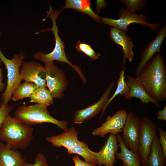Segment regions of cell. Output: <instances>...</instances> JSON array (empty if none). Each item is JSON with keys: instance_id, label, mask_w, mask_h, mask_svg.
Listing matches in <instances>:
<instances>
[{"instance_id": "12", "label": "cell", "mask_w": 166, "mask_h": 166, "mask_svg": "<svg viewBox=\"0 0 166 166\" xmlns=\"http://www.w3.org/2000/svg\"><path fill=\"white\" fill-rule=\"evenodd\" d=\"M114 85V82H111L97 102L85 108L76 110L73 119V122L76 124H82L95 117L102 111L109 98Z\"/></svg>"}, {"instance_id": "2", "label": "cell", "mask_w": 166, "mask_h": 166, "mask_svg": "<svg viewBox=\"0 0 166 166\" xmlns=\"http://www.w3.org/2000/svg\"><path fill=\"white\" fill-rule=\"evenodd\" d=\"M34 128L10 114L0 128V141L12 148L24 149L33 138Z\"/></svg>"}, {"instance_id": "22", "label": "cell", "mask_w": 166, "mask_h": 166, "mask_svg": "<svg viewBox=\"0 0 166 166\" xmlns=\"http://www.w3.org/2000/svg\"><path fill=\"white\" fill-rule=\"evenodd\" d=\"M166 158L156 134L148 156L147 166H165Z\"/></svg>"}, {"instance_id": "14", "label": "cell", "mask_w": 166, "mask_h": 166, "mask_svg": "<svg viewBox=\"0 0 166 166\" xmlns=\"http://www.w3.org/2000/svg\"><path fill=\"white\" fill-rule=\"evenodd\" d=\"M118 145L117 134L110 133L104 144L98 152H94L97 165L114 166L116 161L115 155Z\"/></svg>"}, {"instance_id": "28", "label": "cell", "mask_w": 166, "mask_h": 166, "mask_svg": "<svg viewBox=\"0 0 166 166\" xmlns=\"http://www.w3.org/2000/svg\"><path fill=\"white\" fill-rule=\"evenodd\" d=\"M24 166H48L46 157L42 153H38L36 156L33 164L26 162Z\"/></svg>"}, {"instance_id": "29", "label": "cell", "mask_w": 166, "mask_h": 166, "mask_svg": "<svg viewBox=\"0 0 166 166\" xmlns=\"http://www.w3.org/2000/svg\"><path fill=\"white\" fill-rule=\"evenodd\" d=\"M160 144L164 155L166 157V132L165 131L160 128H158Z\"/></svg>"}, {"instance_id": "13", "label": "cell", "mask_w": 166, "mask_h": 166, "mask_svg": "<svg viewBox=\"0 0 166 166\" xmlns=\"http://www.w3.org/2000/svg\"><path fill=\"white\" fill-rule=\"evenodd\" d=\"M20 68L22 80L33 82L38 88L47 87L46 73L41 64L36 62H23Z\"/></svg>"}, {"instance_id": "32", "label": "cell", "mask_w": 166, "mask_h": 166, "mask_svg": "<svg viewBox=\"0 0 166 166\" xmlns=\"http://www.w3.org/2000/svg\"><path fill=\"white\" fill-rule=\"evenodd\" d=\"M96 8L97 14H99L101 9L103 7H106L107 3L105 0H96Z\"/></svg>"}, {"instance_id": "18", "label": "cell", "mask_w": 166, "mask_h": 166, "mask_svg": "<svg viewBox=\"0 0 166 166\" xmlns=\"http://www.w3.org/2000/svg\"><path fill=\"white\" fill-rule=\"evenodd\" d=\"M26 162L20 152L0 142V166H24Z\"/></svg>"}, {"instance_id": "6", "label": "cell", "mask_w": 166, "mask_h": 166, "mask_svg": "<svg viewBox=\"0 0 166 166\" xmlns=\"http://www.w3.org/2000/svg\"><path fill=\"white\" fill-rule=\"evenodd\" d=\"M25 57L22 53L15 55L11 59L7 58L0 48V60L5 65L7 71V84L2 95V102L8 104L13 93L21 84L22 79L20 68Z\"/></svg>"}, {"instance_id": "4", "label": "cell", "mask_w": 166, "mask_h": 166, "mask_svg": "<svg viewBox=\"0 0 166 166\" xmlns=\"http://www.w3.org/2000/svg\"><path fill=\"white\" fill-rule=\"evenodd\" d=\"M78 138V132L75 127L72 126L64 132L46 137V140L54 147L65 148L69 155H78L85 161L97 164L94 152L89 148L88 144Z\"/></svg>"}, {"instance_id": "25", "label": "cell", "mask_w": 166, "mask_h": 166, "mask_svg": "<svg viewBox=\"0 0 166 166\" xmlns=\"http://www.w3.org/2000/svg\"><path fill=\"white\" fill-rule=\"evenodd\" d=\"M126 7L125 9L131 14L136 13L137 11L143 9L148 2L146 0H121Z\"/></svg>"}, {"instance_id": "31", "label": "cell", "mask_w": 166, "mask_h": 166, "mask_svg": "<svg viewBox=\"0 0 166 166\" xmlns=\"http://www.w3.org/2000/svg\"><path fill=\"white\" fill-rule=\"evenodd\" d=\"M157 119L161 121H166V106L163 109L157 112Z\"/></svg>"}, {"instance_id": "5", "label": "cell", "mask_w": 166, "mask_h": 166, "mask_svg": "<svg viewBox=\"0 0 166 166\" xmlns=\"http://www.w3.org/2000/svg\"><path fill=\"white\" fill-rule=\"evenodd\" d=\"M14 115L23 123L29 126L50 123L56 125L64 132L68 129V123L66 121H59L54 118L50 115L47 107L41 105H21L17 108Z\"/></svg>"}, {"instance_id": "27", "label": "cell", "mask_w": 166, "mask_h": 166, "mask_svg": "<svg viewBox=\"0 0 166 166\" xmlns=\"http://www.w3.org/2000/svg\"><path fill=\"white\" fill-rule=\"evenodd\" d=\"M15 105H8L2 102L0 103V128L6 117L12 111Z\"/></svg>"}, {"instance_id": "24", "label": "cell", "mask_w": 166, "mask_h": 166, "mask_svg": "<svg viewBox=\"0 0 166 166\" xmlns=\"http://www.w3.org/2000/svg\"><path fill=\"white\" fill-rule=\"evenodd\" d=\"M38 88V86L33 82H25L14 91L11 100L14 101H17L25 98L30 97Z\"/></svg>"}, {"instance_id": "15", "label": "cell", "mask_w": 166, "mask_h": 166, "mask_svg": "<svg viewBox=\"0 0 166 166\" xmlns=\"http://www.w3.org/2000/svg\"><path fill=\"white\" fill-rule=\"evenodd\" d=\"M166 37V24L158 31L155 38L151 41L143 50L140 52V61L137 65L135 74L137 77L144 65L150 61L156 53H159L162 43Z\"/></svg>"}, {"instance_id": "7", "label": "cell", "mask_w": 166, "mask_h": 166, "mask_svg": "<svg viewBox=\"0 0 166 166\" xmlns=\"http://www.w3.org/2000/svg\"><path fill=\"white\" fill-rule=\"evenodd\" d=\"M157 129L156 124L148 117L143 116L142 117L137 153L142 166H147L148 156L156 134Z\"/></svg>"}, {"instance_id": "10", "label": "cell", "mask_w": 166, "mask_h": 166, "mask_svg": "<svg viewBox=\"0 0 166 166\" xmlns=\"http://www.w3.org/2000/svg\"><path fill=\"white\" fill-rule=\"evenodd\" d=\"M140 124V120L137 115L131 111L128 112L122 138L125 146L136 153L139 146Z\"/></svg>"}, {"instance_id": "23", "label": "cell", "mask_w": 166, "mask_h": 166, "mask_svg": "<svg viewBox=\"0 0 166 166\" xmlns=\"http://www.w3.org/2000/svg\"><path fill=\"white\" fill-rule=\"evenodd\" d=\"M30 98L29 102L35 103L47 107L53 103V98L47 87L38 88Z\"/></svg>"}, {"instance_id": "9", "label": "cell", "mask_w": 166, "mask_h": 166, "mask_svg": "<svg viewBox=\"0 0 166 166\" xmlns=\"http://www.w3.org/2000/svg\"><path fill=\"white\" fill-rule=\"evenodd\" d=\"M44 66L46 73L47 87L53 97L63 98L64 96L63 93L68 85L64 71L53 62L45 64Z\"/></svg>"}, {"instance_id": "11", "label": "cell", "mask_w": 166, "mask_h": 166, "mask_svg": "<svg viewBox=\"0 0 166 166\" xmlns=\"http://www.w3.org/2000/svg\"><path fill=\"white\" fill-rule=\"evenodd\" d=\"M127 113V110L120 109L112 116H108L105 121L92 132V135L104 137L108 133L117 134L121 132L126 122Z\"/></svg>"}, {"instance_id": "8", "label": "cell", "mask_w": 166, "mask_h": 166, "mask_svg": "<svg viewBox=\"0 0 166 166\" xmlns=\"http://www.w3.org/2000/svg\"><path fill=\"white\" fill-rule=\"evenodd\" d=\"M118 14L119 18L113 19L103 17L101 23L116 27L125 32L128 31V26L133 23L147 26L152 31L159 29L161 25V23H148L146 22V15L143 14L139 15L136 13L131 14L124 8H121Z\"/></svg>"}, {"instance_id": "3", "label": "cell", "mask_w": 166, "mask_h": 166, "mask_svg": "<svg viewBox=\"0 0 166 166\" xmlns=\"http://www.w3.org/2000/svg\"><path fill=\"white\" fill-rule=\"evenodd\" d=\"M49 10L47 11L46 17H49L51 19L52 26L50 28L47 29L36 33L38 34L44 31H51L54 34L55 39V44L53 50L50 53L45 54L42 52L34 53V58L44 63L45 64L56 61L67 63L73 69L79 76L83 84L87 82V80L84 74L82 72L79 65H73L66 56L65 51V45L58 34L59 30L57 25L56 20L62 9L54 10L50 4Z\"/></svg>"}, {"instance_id": "20", "label": "cell", "mask_w": 166, "mask_h": 166, "mask_svg": "<svg viewBox=\"0 0 166 166\" xmlns=\"http://www.w3.org/2000/svg\"><path fill=\"white\" fill-rule=\"evenodd\" d=\"M68 8L76 10L86 14L99 23H101L103 18L93 10L89 0H66L62 9L63 10Z\"/></svg>"}, {"instance_id": "17", "label": "cell", "mask_w": 166, "mask_h": 166, "mask_svg": "<svg viewBox=\"0 0 166 166\" xmlns=\"http://www.w3.org/2000/svg\"><path fill=\"white\" fill-rule=\"evenodd\" d=\"M109 36L114 42L122 46L123 56L126 59L132 61L134 54L133 49L135 46L131 37L124 31L112 26L110 27Z\"/></svg>"}, {"instance_id": "33", "label": "cell", "mask_w": 166, "mask_h": 166, "mask_svg": "<svg viewBox=\"0 0 166 166\" xmlns=\"http://www.w3.org/2000/svg\"><path fill=\"white\" fill-rule=\"evenodd\" d=\"M3 74L2 68H0V93L4 90L5 84L2 82Z\"/></svg>"}, {"instance_id": "16", "label": "cell", "mask_w": 166, "mask_h": 166, "mask_svg": "<svg viewBox=\"0 0 166 166\" xmlns=\"http://www.w3.org/2000/svg\"><path fill=\"white\" fill-rule=\"evenodd\" d=\"M126 83L129 89L128 93L125 97L126 100L132 98L138 99L143 104L151 103L157 108H159L160 105L147 93L137 77H134L129 74L126 75Z\"/></svg>"}, {"instance_id": "30", "label": "cell", "mask_w": 166, "mask_h": 166, "mask_svg": "<svg viewBox=\"0 0 166 166\" xmlns=\"http://www.w3.org/2000/svg\"><path fill=\"white\" fill-rule=\"evenodd\" d=\"M73 160L74 166H97L95 164L82 160L76 155L73 157Z\"/></svg>"}, {"instance_id": "34", "label": "cell", "mask_w": 166, "mask_h": 166, "mask_svg": "<svg viewBox=\"0 0 166 166\" xmlns=\"http://www.w3.org/2000/svg\"><path fill=\"white\" fill-rule=\"evenodd\" d=\"M2 62L1 61V60H0V66Z\"/></svg>"}, {"instance_id": "21", "label": "cell", "mask_w": 166, "mask_h": 166, "mask_svg": "<svg viewBox=\"0 0 166 166\" xmlns=\"http://www.w3.org/2000/svg\"><path fill=\"white\" fill-rule=\"evenodd\" d=\"M126 58L123 56L122 66L119 77L117 82V86L115 91L112 95L110 98H109L107 103L104 107L101 114L99 120H100L103 116L105 111L107 107L113 100L118 95V97L124 96V97H126L128 94L129 89L125 80L124 75V71L125 69V61Z\"/></svg>"}, {"instance_id": "26", "label": "cell", "mask_w": 166, "mask_h": 166, "mask_svg": "<svg viewBox=\"0 0 166 166\" xmlns=\"http://www.w3.org/2000/svg\"><path fill=\"white\" fill-rule=\"evenodd\" d=\"M76 48L78 52H81L89 57L91 60L98 59L101 54L96 52L91 45L78 40L76 45Z\"/></svg>"}, {"instance_id": "19", "label": "cell", "mask_w": 166, "mask_h": 166, "mask_svg": "<svg viewBox=\"0 0 166 166\" xmlns=\"http://www.w3.org/2000/svg\"><path fill=\"white\" fill-rule=\"evenodd\" d=\"M117 136L120 151L116 153V159L121 161L123 166H142L137 153L129 150L125 146L120 134H117Z\"/></svg>"}, {"instance_id": "1", "label": "cell", "mask_w": 166, "mask_h": 166, "mask_svg": "<svg viewBox=\"0 0 166 166\" xmlns=\"http://www.w3.org/2000/svg\"><path fill=\"white\" fill-rule=\"evenodd\" d=\"M149 95L159 102L166 99V64L158 53L144 66L136 77Z\"/></svg>"}]
</instances>
